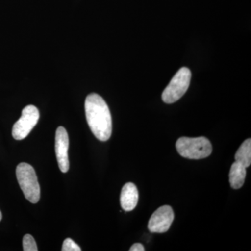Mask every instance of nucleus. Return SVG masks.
Masks as SVG:
<instances>
[{
  "label": "nucleus",
  "mask_w": 251,
  "mask_h": 251,
  "mask_svg": "<svg viewBox=\"0 0 251 251\" xmlns=\"http://www.w3.org/2000/svg\"><path fill=\"white\" fill-rule=\"evenodd\" d=\"M85 115L87 124L94 136L105 142L112 134L111 114L107 103L99 94H89L85 99Z\"/></svg>",
  "instance_id": "1"
},
{
  "label": "nucleus",
  "mask_w": 251,
  "mask_h": 251,
  "mask_svg": "<svg viewBox=\"0 0 251 251\" xmlns=\"http://www.w3.org/2000/svg\"><path fill=\"white\" fill-rule=\"evenodd\" d=\"M16 177L26 199L33 204L39 202L40 186L34 168L28 163H20L16 168Z\"/></svg>",
  "instance_id": "2"
},
{
  "label": "nucleus",
  "mask_w": 251,
  "mask_h": 251,
  "mask_svg": "<svg viewBox=\"0 0 251 251\" xmlns=\"http://www.w3.org/2000/svg\"><path fill=\"white\" fill-rule=\"evenodd\" d=\"M176 148L181 156L189 159L206 158L212 152V145L205 137H181L176 141Z\"/></svg>",
  "instance_id": "3"
},
{
  "label": "nucleus",
  "mask_w": 251,
  "mask_h": 251,
  "mask_svg": "<svg viewBox=\"0 0 251 251\" xmlns=\"http://www.w3.org/2000/svg\"><path fill=\"white\" fill-rule=\"evenodd\" d=\"M191 79V72L187 67H182L176 72L169 85L162 94V99L166 103H175L186 93Z\"/></svg>",
  "instance_id": "4"
},
{
  "label": "nucleus",
  "mask_w": 251,
  "mask_h": 251,
  "mask_svg": "<svg viewBox=\"0 0 251 251\" xmlns=\"http://www.w3.org/2000/svg\"><path fill=\"white\" fill-rule=\"evenodd\" d=\"M39 117V110L34 105H27L23 109L21 118L13 126L12 135L14 139H25L37 124Z\"/></svg>",
  "instance_id": "5"
},
{
  "label": "nucleus",
  "mask_w": 251,
  "mask_h": 251,
  "mask_svg": "<svg viewBox=\"0 0 251 251\" xmlns=\"http://www.w3.org/2000/svg\"><path fill=\"white\" fill-rule=\"evenodd\" d=\"M174 212L171 206L165 205L156 209L148 224L149 230L153 233H164L174 221Z\"/></svg>",
  "instance_id": "6"
},
{
  "label": "nucleus",
  "mask_w": 251,
  "mask_h": 251,
  "mask_svg": "<svg viewBox=\"0 0 251 251\" xmlns=\"http://www.w3.org/2000/svg\"><path fill=\"white\" fill-rule=\"evenodd\" d=\"M69 139L67 130L59 126L56 130L55 152L59 168L62 173H67L69 170Z\"/></svg>",
  "instance_id": "7"
},
{
  "label": "nucleus",
  "mask_w": 251,
  "mask_h": 251,
  "mask_svg": "<svg viewBox=\"0 0 251 251\" xmlns=\"http://www.w3.org/2000/svg\"><path fill=\"white\" fill-rule=\"evenodd\" d=\"M138 202V191L133 183H127L123 186L120 196V203L122 209L130 211L135 209Z\"/></svg>",
  "instance_id": "8"
},
{
  "label": "nucleus",
  "mask_w": 251,
  "mask_h": 251,
  "mask_svg": "<svg viewBox=\"0 0 251 251\" xmlns=\"http://www.w3.org/2000/svg\"><path fill=\"white\" fill-rule=\"evenodd\" d=\"M247 168L241 163L235 161L232 165L229 171V184L234 189H239L244 184L246 176H247Z\"/></svg>",
  "instance_id": "9"
},
{
  "label": "nucleus",
  "mask_w": 251,
  "mask_h": 251,
  "mask_svg": "<svg viewBox=\"0 0 251 251\" xmlns=\"http://www.w3.org/2000/svg\"><path fill=\"white\" fill-rule=\"evenodd\" d=\"M235 161L241 163L245 168L250 166L251 163V140H246L237 150Z\"/></svg>",
  "instance_id": "10"
},
{
  "label": "nucleus",
  "mask_w": 251,
  "mask_h": 251,
  "mask_svg": "<svg viewBox=\"0 0 251 251\" xmlns=\"http://www.w3.org/2000/svg\"><path fill=\"white\" fill-rule=\"evenodd\" d=\"M23 251H37L35 240L31 234H25L23 240Z\"/></svg>",
  "instance_id": "11"
},
{
  "label": "nucleus",
  "mask_w": 251,
  "mask_h": 251,
  "mask_svg": "<svg viewBox=\"0 0 251 251\" xmlns=\"http://www.w3.org/2000/svg\"><path fill=\"white\" fill-rule=\"evenodd\" d=\"M62 251H81L82 249L70 238H67L64 241L62 245Z\"/></svg>",
  "instance_id": "12"
},
{
  "label": "nucleus",
  "mask_w": 251,
  "mask_h": 251,
  "mask_svg": "<svg viewBox=\"0 0 251 251\" xmlns=\"http://www.w3.org/2000/svg\"><path fill=\"white\" fill-rule=\"evenodd\" d=\"M130 251H145V249H144V247L143 244H139V243H136V244H133L130 249H129Z\"/></svg>",
  "instance_id": "13"
},
{
  "label": "nucleus",
  "mask_w": 251,
  "mask_h": 251,
  "mask_svg": "<svg viewBox=\"0 0 251 251\" xmlns=\"http://www.w3.org/2000/svg\"><path fill=\"white\" fill-rule=\"evenodd\" d=\"M1 219H2V214H1V211H0V221H1Z\"/></svg>",
  "instance_id": "14"
}]
</instances>
